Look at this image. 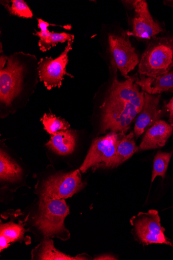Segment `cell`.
I'll list each match as a JSON object with an SVG mask.
<instances>
[{"instance_id":"cell-1","label":"cell","mask_w":173,"mask_h":260,"mask_svg":"<svg viewBox=\"0 0 173 260\" xmlns=\"http://www.w3.org/2000/svg\"><path fill=\"white\" fill-rule=\"evenodd\" d=\"M134 78L119 81L116 76L104 103L102 111L101 132L125 134L144 105V91L140 92Z\"/></svg>"},{"instance_id":"cell-2","label":"cell","mask_w":173,"mask_h":260,"mask_svg":"<svg viewBox=\"0 0 173 260\" xmlns=\"http://www.w3.org/2000/svg\"><path fill=\"white\" fill-rule=\"evenodd\" d=\"M173 67V38H157L148 44L139 63L141 76L156 77L169 72Z\"/></svg>"},{"instance_id":"cell-3","label":"cell","mask_w":173,"mask_h":260,"mask_svg":"<svg viewBox=\"0 0 173 260\" xmlns=\"http://www.w3.org/2000/svg\"><path fill=\"white\" fill-rule=\"evenodd\" d=\"M69 208L64 199L45 200L41 199L40 212L36 225L46 238H64L68 233L64 227V221L69 214Z\"/></svg>"},{"instance_id":"cell-4","label":"cell","mask_w":173,"mask_h":260,"mask_svg":"<svg viewBox=\"0 0 173 260\" xmlns=\"http://www.w3.org/2000/svg\"><path fill=\"white\" fill-rule=\"evenodd\" d=\"M134 227L136 238L143 245L165 244L172 246L164 234L165 229L162 226L158 211L152 209L146 212H140L131 220Z\"/></svg>"},{"instance_id":"cell-5","label":"cell","mask_w":173,"mask_h":260,"mask_svg":"<svg viewBox=\"0 0 173 260\" xmlns=\"http://www.w3.org/2000/svg\"><path fill=\"white\" fill-rule=\"evenodd\" d=\"M17 54L7 57L6 67L0 63V101L6 106L12 105L22 90L24 68Z\"/></svg>"},{"instance_id":"cell-6","label":"cell","mask_w":173,"mask_h":260,"mask_svg":"<svg viewBox=\"0 0 173 260\" xmlns=\"http://www.w3.org/2000/svg\"><path fill=\"white\" fill-rule=\"evenodd\" d=\"M111 132L104 137L94 139L80 170L85 173L90 168H108L114 156L119 142L123 135Z\"/></svg>"},{"instance_id":"cell-7","label":"cell","mask_w":173,"mask_h":260,"mask_svg":"<svg viewBox=\"0 0 173 260\" xmlns=\"http://www.w3.org/2000/svg\"><path fill=\"white\" fill-rule=\"evenodd\" d=\"M80 170L49 177L43 184L41 199L62 200L72 197L82 190L83 182Z\"/></svg>"},{"instance_id":"cell-8","label":"cell","mask_w":173,"mask_h":260,"mask_svg":"<svg viewBox=\"0 0 173 260\" xmlns=\"http://www.w3.org/2000/svg\"><path fill=\"white\" fill-rule=\"evenodd\" d=\"M109 43L116 67L122 76L129 79V73L140 63V60L127 31L123 32L120 35L110 34Z\"/></svg>"},{"instance_id":"cell-9","label":"cell","mask_w":173,"mask_h":260,"mask_svg":"<svg viewBox=\"0 0 173 260\" xmlns=\"http://www.w3.org/2000/svg\"><path fill=\"white\" fill-rule=\"evenodd\" d=\"M74 41H68L65 50L57 58L51 57L42 58L38 62L39 75L41 82H43L48 90L53 88H60L64 76H73L66 72V66L68 62V53L72 50Z\"/></svg>"},{"instance_id":"cell-10","label":"cell","mask_w":173,"mask_h":260,"mask_svg":"<svg viewBox=\"0 0 173 260\" xmlns=\"http://www.w3.org/2000/svg\"><path fill=\"white\" fill-rule=\"evenodd\" d=\"M131 5L136 15L133 19V30L127 31V35L144 39H151L163 31L159 23L155 21L143 0L123 2Z\"/></svg>"},{"instance_id":"cell-11","label":"cell","mask_w":173,"mask_h":260,"mask_svg":"<svg viewBox=\"0 0 173 260\" xmlns=\"http://www.w3.org/2000/svg\"><path fill=\"white\" fill-rule=\"evenodd\" d=\"M160 94H150L144 92V105L134 126L135 137L138 138L159 120L162 111L159 108Z\"/></svg>"},{"instance_id":"cell-12","label":"cell","mask_w":173,"mask_h":260,"mask_svg":"<svg viewBox=\"0 0 173 260\" xmlns=\"http://www.w3.org/2000/svg\"><path fill=\"white\" fill-rule=\"evenodd\" d=\"M173 127L165 121L159 120L148 128L142 140L139 150L145 151L164 147L171 136Z\"/></svg>"},{"instance_id":"cell-13","label":"cell","mask_w":173,"mask_h":260,"mask_svg":"<svg viewBox=\"0 0 173 260\" xmlns=\"http://www.w3.org/2000/svg\"><path fill=\"white\" fill-rule=\"evenodd\" d=\"M38 28L40 31H36L33 35L39 37V46L40 50L46 52L52 47H55L58 43H63L66 41H72L74 40V36L66 32L56 33L50 32L48 27L51 25L50 23L41 19H38Z\"/></svg>"},{"instance_id":"cell-14","label":"cell","mask_w":173,"mask_h":260,"mask_svg":"<svg viewBox=\"0 0 173 260\" xmlns=\"http://www.w3.org/2000/svg\"><path fill=\"white\" fill-rule=\"evenodd\" d=\"M136 83L145 92L153 95L160 94L173 89V72L156 77L141 76Z\"/></svg>"},{"instance_id":"cell-15","label":"cell","mask_w":173,"mask_h":260,"mask_svg":"<svg viewBox=\"0 0 173 260\" xmlns=\"http://www.w3.org/2000/svg\"><path fill=\"white\" fill-rule=\"evenodd\" d=\"M76 134L72 131H59L52 136L46 146L59 155H66L75 150Z\"/></svg>"},{"instance_id":"cell-16","label":"cell","mask_w":173,"mask_h":260,"mask_svg":"<svg viewBox=\"0 0 173 260\" xmlns=\"http://www.w3.org/2000/svg\"><path fill=\"white\" fill-rule=\"evenodd\" d=\"M133 132L122 136L119 142L115 154L110 162L108 168H116L130 158L139 150L134 140Z\"/></svg>"},{"instance_id":"cell-17","label":"cell","mask_w":173,"mask_h":260,"mask_svg":"<svg viewBox=\"0 0 173 260\" xmlns=\"http://www.w3.org/2000/svg\"><path fill=\"white\" fill-rule=\"evenodd\" d=\"M46 239L36 248L37 258L43 260H83L88 259L82 255L72 257L57 250L52 240Z\"/></svg>"},{"instance_id":"cell-18","label":"cell","mask_w":173,"mask_h":260,"mask_svg":"<svg viewBox=\"0 0 173 260\" xmlns=\"http://www.w3.org/2000/svg\"><path fill=\"white\" fill-rule=\"evenodd\" d=\"M22 170L3 150L0 152V178L3 181L16 182L21 177Z\"/></svg>"},{"instance_id":"cell-19","label":"cell","mask_w":173,"mask_h":260,"mask_svg":"<svg viewBox=\"0 0 173 260\" xmlns=\"http://www.w3.org/2000/svg\"><path fill=\"white\" fill-rule=\"evenodd\" d=\"M41 121L44 126V129L52 135L59 131H66L70 127V125L64 120L51 113L44 114Z\"/></svg>"},{"instance_id":"cell-20","label":"cell","mask_w":173,"mask_h":260,"mask_svg":"<svg viewBox=\"0 0 173 260\" xmlns=\"http://www.w3.org/2000/svg\"><path fill=\"white\" fill-rule=\"evenodd\" d=\"M172 153L173 152H163L159 151L157 152L153 160L152 182H153L156 177L158 176L161 177L163 179L165 178Z\"/></svg>"},{"instance_id":"cell-21","label":"cell","mask_w":173,"mask_h":260,"mask_svg":"<svg viewBox=\"0 0 173 260\" xmlns=\"http://www.w3.org/2000/svg\"><path fill=\"white\" fill-rule=\"evenodd\" d=\"M1 4L12 15L24 18H31L33 16L30 8L23 0L2 1Z\"/></svg>"},{"instance_id":"cell-22","label":"cell","mask_w":173,"mask_h":260,"mask_svg":"<svg viewBox=\"0 0 173 260\" xmlns=\"http://www.w3.org/2000/svg\"><path fill=\"white\" fill-rule=\"evenodd\" d=\"M24 232L25 231L20 224L10 222L1 224V235L6 236L11 243L22 240Z\"/></svg>"},{"instance_id":"cell-23","label":"cell","mask_w":173,"mask_h":260,"mask_svg":"<svg viewBox=\"0 0 173 260\" xmlns=\"http://www.w3.org/2000/svg\"><path fill=\"white\" fill-rule=\"evenodd\" d=\"M11 243V241L6 236L1 235L0 236V250L2 251L4 249L7 248Z\"/></svg>"},{"instance_id":"cell-24","label":"cell","mask_w":173,"mask_h":260,"mask_svg":"<svg viewBox=\"0 0 173 260\" xmlns=\"http://www.w3.org/2000/svg\"><path fill=\"white\" fill-rule=\"evenodd\" d=\"M166 107L169 112V124L173 127V97Z\"/></svg>"},{"instance_id":"cell-25","label":"cell","mask_w":173,"mask_h":260,"mask_svg":"<svg viewBox=\"0 0 173 260\" xmlns=\"http://www.w3.org/2000/svg\"><path fill=\"white\" fill-rule=\"evenodd\" d=\"M94 259H117L116 258L110 255H104L100 256H97L94 258Z\"/></svg>"},{"instance_id":"cell-26","label":"cell","mask_w":173,"mask_h":260,"mask_svg":"<svg viewBox=\"0 0 173 260\" xmlns=\"http://www.w3.org/2000/svg\"><path fill=\"white\" fill-rule=\"evenodd\" d=\"M172 246L173 247V245H172Z\"/></svg>"}]
</instances>
